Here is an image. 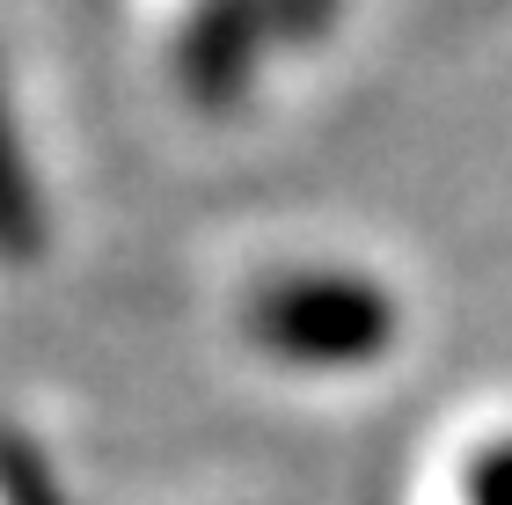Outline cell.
Listing matches in <instances>:
<instances>
[{
  "instance_id": "1",
  "label": "cell",
  "mask_w": 512,
  "mask_h": 505,
  "mask_svg": "<svg viewBox=\"0 0 512 505\" xmlns=\"http://www.w3.org/2000/svg\"><path fill=\"white\" fill-rule=\"evenodd\" d=\"M256 330H264L271 344H286L293 359H359V352L381 344L388 308L366 286L300 279V286H278L271 301L256 308Z\"/></svg>"
},
{
  "instance_id": "2",
  "label": "cell",
  "mask_w": 512,
  "mask_h": 505,
  "mask_svg": "<svg viewBox=\"0 0 512 505\" xmlns=\"http://www.w3.org/2000/svg\"><path fill=\"white\" fill-rule=\"evenodd\" d=\"M0 242L30 249V191H22V169H15L8 132H0Z\"/></svg>"
}]
</instances>
